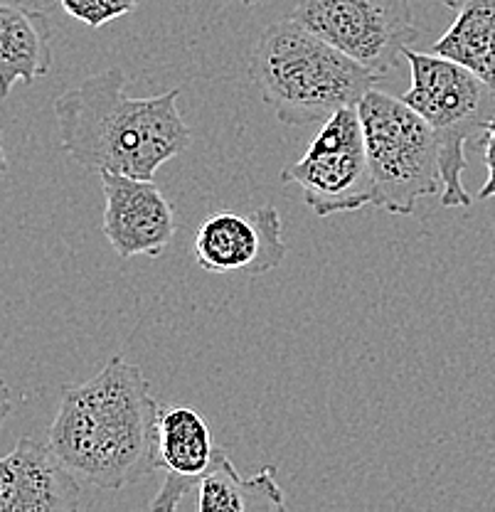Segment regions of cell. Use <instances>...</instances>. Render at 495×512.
Instances as JSON below:
<instances>
[{
  "label": "cell",
  "instance_id": "cell-1",
  "mask_svg": "<svg viewBox=\"0 0 495 512\" xmlns=\"http://www.w3.org/2000/svg\"><path fill=\"white\" fill-rule=\"evenodd\" d=\"M158 407L146 375L114 355L94 380L62 387L47 444L77 480L121 490L158 471Z\"/></svg>",
  "mask_w": 495,
  "mask_h": 512
},
{
  "label": "cell",
  "instance_id": "cell-2",
  "mask_svg": "<svg viewBox=\"0 0 495 512\" xmlns=\"http://www.w3.org/2000/svg\"><path fill=\"white\" fill-rule=\"evenodd\" d=\"M178 96L180 89H170L151 99H131L119 67L92 74L55 99L62 148L97 175L151 180L163 163L193 146Z\"/></svg>",
  "mask_w": 495,
  "mask_h": 512
},
{
  "label": "cell",
  "instance_id": "cell-3",
  "mask_svg": "<svg viewBox=\"0 0 495 512\" xmlns=\"http://www.w3.org/2000/svg\"><path fill=\"white\" fill-rule=\"evenodd\" d=\"M247 72L276 119L298 128L323 124L338 109L358 106L377 84L375 74L363 64L291 15L259 35Z\"/></svg>",
  "mask_w": 495,
  "mask_h": 512
},
{
  "label": "cell",
  "instance_id": "cell-4",
  "mask_svg": "<svg viewBox=\"0 0 495 512\" xmlns=\"http://www.w3.org/2000/svg\"><path fill=\"white\" fill-rule=\"evenodd\" d=\"M412 69V87L402 96L431 126L439 146L441 207H471L463 185L466 143L483 136L495 116V92L478 74L441 55H424L412 47L402 52Z\"/></svg>",
  "mask_w": 495,
  "mask_h": 512
},
{
  "label": "cell",
  "instance_id": "cell-5",
  "mask_svg": "<svg viewBox=\"0 0 495 512\" xmlns=\"http://www.w3.org/2000/svg\"><path fill=\"white\" fill-rule=\"evenodd\" d=\"M372 207L390 215H412L417 202L441 192L439 146L431 126L404 99L372 87L358 104Z\"/></svg>",
  "mask_w": 495,
  "mask_h": 512
},
{
  "label": "cell",
  "instance_id": "cell-6",
  "mask_svg": "<svg viewBox=\"0 0 495 512\" xmlns=\"http://www.w3.org/2000/svg\"><path fill=\"white\" fill-rule=\"evenodd\" d=\"M291 18L363 64L377 79L419 40L412 0H298Z\"/></svg>",
  "mask_w": 495,
  "mask_h": 512
},
{
  "label": "cell",
  "instance_id": "cell-7",
  "mask_svg": "<svg viewBox=\"0 0 495 512\" xmlns=\"http://www.w3.org/2000/svg\"><path fill=\"white\" fill-rule=\"evenodd\" d=\"M281 180L298 185L318 217L372 205L375 190L358 106H345L323 121L308 151L281 170Z\"/></svg>",
  "mask_w": 495,
  "mask_h": 512
},
{
  "label": "cell",
  "instance_id": "cell-8",
  "mask_svg": "<svg viewBox=\"0 0 495 512\" xmlns=\"http://www.w3.org/2000/svg\"><path fill=\"white\" fill-rule=\"evenodd\" d=\"M284 227L276 207L212 212L195 232V261L210 274H264L284 264Z\"/></svg>",
  "mask_w": 495,
  "mask_h": 512
},
{
  "label": "cell",
  "instance_id": "cell-9",
  "mask_svg": "<svg viewBox=\"0 0 495 512\" xmlns=\"http://www.w3.org/2000/svg\"><path fill=\"white\" fill-rule=\"evenodd\" d=\"M106 242L121 259L161 256L175 234V212L153 180L101 173Z\"/></svg>",
  "mask_w": 495,
  "mask_h": 512
},
{
  "label": "cell",
  "instance_id": "cell-10",
  "mask_svg": "<svg viewBox=\"0 0 495 512\" xmlns=\"http://www.w3.org/2000/svg\"><path fill=\"white\" fill-rule=\"evenodd\" d=\"M82 488L50 444L23 436L0 458V512H74Z\"/></svg>",
  "mask_w": 495,
  "mask_h": 512
},
{
  "label": "cell",
  "instance_id": "cell-11",
  "mask_svg": "<svg viewBox=\"0 0 495 512\" xmlns=\"http://www.w3.org/2000/svg\"><path fill=\"white\" fill-rule=\"evenodd\" d=\"M217 446L202 414L190 407L161 404L156 416V461L163 488L151 500V510H178L185 495L198 488L200 478L215 461Z\"/></svg>",
  "mask_w": 495,
  "mask_h": 512
},
{
  "label": "cell",
  "instance_id": "cell-12",
  "mask_svg": "<svg viewBox=\"0 0 495 512\" xmlns=\"http://www.w3.org/2000/svg\"><path fill=\"white\" fill-rule=\"evenodd\" d=\"M52 23L28 0H0V101L15 84H33L52 69Z\"/></svg>",
  "mask_w": 495,
  "mask_h": 512
},
{
  "label": "cell",
  "instance_id": "cell-13",
  "mask_svg": "<svg viewBox=\"0 0 495 512\" xmlns=\"http://www.w3.org/2000/svg\"><path fill=\"white\" fill-rule=\"evenodd\" d=\"M200 512H274L286 508L274 466H266L252 478H239L230 456L217 448L215 461L198 483Z\"/></svg>",
  "mask_w": 495,
  "mask_h": 512
},
{
  "label": "cell",
  "instance_id": "cell-14",
  "mask_svg": "<svg viewBox=\"0 0 495 512\" xmlns=\"http://www.w3.org/2000/svg\"><path fill=\"white\" fill-rule=\"evenodd\" d=\"M456 13L451 28L431 45L434 55L471 69L495 92V0H441Z\"/></svg>",
  "mask_w": 495,
  "mask_h": 512
},
{
  "label": "cell",
  "instance_id": "cell-15",
  "mask_svg": "<svg viewBox=\"0 0 495 512\" xmlns=\"http://www.w3.org/2000/svg\"><path fill=\"white\" fill-rule=\"evenodd\" d=\"M67 15L89 28H101L136 10L141 0H60Z\"/></svg>",
  "mask_w": 495,
  "mask_h": 512
},
{
  "label": "cell",
  "instance_id": "cell-16",
  "mask_svg": "<svg viewBox=\"0 0 495 512\" xmlns=\"http://www.w3.org/2000/svg\"><path fill=\"white\" fill-rule=\"evenodd\" d=\"M481 148H483V163H486L488 178L486 183L481 185V190H478L476 200H491V197H495V116L488 121V126L483 128Z\"/></svg>",
  "mask_w": 495,
  "mask_h": 512
},
{
  "label": "cell",
  "instance_id": "cell-17",
  "mask_svg": "<svg viewBox=\"0 0 495 512\" xmlns=\"http://www.w3.org/2000/svg\"><path fill=\"white\" fill-rule=\"evenodd\" d=\"M10 412H13V397H10L8 384L0 380V429H3L5 419H8Z\"/></svg>",
  "mask_w": 495,
  "mask_h": 512
},
{
  "label": "cell",
  "instance_id": "cell-18",
  "mask_svg": "<svg viewBox=\"0 0 495 512\" xmlns=\"http://www.w3.org/2000/svg\"><path fill=\"white\" fill-rule=\"evenodd\" d=\"M3 138V136H0ZM8 170V156H5V148H3V141H0V175Z\"/></svg>",
  "mask_w": 495,
  "mask_h": 512
},
{
  "label": "cell",
  "instance_id": "cell-19",
  "mask_svg": "<svg viewBox=\"0 0 495 512\" xmlns=\"http://www.w3.org/2000/svg\"><path fill=\"white\" fill-rule=\"evenodd\" d=\"M242 3H244V5H257L259 0H242Z\"/></svg>",
  "mask_w": 495,
  "mask_h": 512
}]
</instances>
